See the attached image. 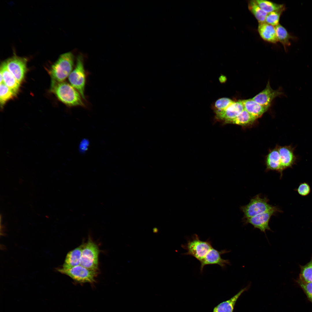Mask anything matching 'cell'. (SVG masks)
Wrapping results in <instances>:
<instances>
[{"mask_svg": "<svg viewBox=\"0 0 312 312\" xmlns=\"http://www.w3.org/2000/svg\"><path fill=\"white\" fill-rule=\"evenodd\" d=\"M51 90L59 100L67 106H85L80 94L70 83L64 81L52 82Z\"/></svg>", "mask_w": 312, "mask_h": 312, "instance_id": "6da1fadb", "label": "cell"}, {"mask_svg": "<svg viewBox=\"0 0 312 312\" xmlns=\"http://www.w3.org/2000/svg\"><path fill=\"white\" fill-rule=\"evenodd\" d=\"M74 66V58L72 53L68 52L61 55L50 69L52 82L64 81L73 70Z\"/></svg>", "mask_w": 312, "mask_h": 312, "instance_id": "7a4b0ae2", "label": "cell"}, {"mask_svg": "<svg viewBox=\"0 0 312 312\" xmlns=\"http://www.w3.org/2000/svg\"><path fill=\"white\" fill-rule=\"evenodd\" d=\"M181 247L187 252L183 254L193 257L199 261L206 255L213 247L211 241L208 239L203 241L200 240L198 235L194 234L187 243L181 245Z\"/></svg>", "mask_w": 312, "mask_h": 312, "instance_id": "3957f363", "label": "cell"}, {"mask_svg": "<svg viewBox=\"0 0 312 312\" xmlns=\"http://www.w3.org/2000/svg\"><path fill=\"white\" fill-rule=\"evenodd\" d=\"M99 253L98 245L89 238L87 242L84 243L80 265L89 270L97 271Z\"/></svg>", "mask_w": 312, "mask_h": 312, "instance_id": "277c9868", "label": "cell"}, {"mask_svg": "<svg viewBox=\"0 0 312 312\" xmlns=\"http://www.w3.org/2000/svg\"><path fill=\"white\" fill-rule=\"evenodd\" d=\"M69 83L80 94L85 100V90L86 81V74L83 58L81 55L77 57L74 69L68 77Z\"/></svg>", "mask_w": 312, "mask_h": 312, "instance_id": "5b68a950", "label": "cell"}, {"mask_svg": "<svg viewBox=\"0 0 312 312\" xmlns=\"http://www.w3.org/2000/svg\"><path fill=\"white\" fill-rule=\"evenodd\" d=\"M269 201L267 197H263L260 194L255 196L248 204L241 207L244 215L243 219L254 216L270 209L273 206L269 204Z\"/></svg>", "mask_w": 312, "mask_h": 312, "instance_id": "8992f818", "label": "cell"}, {"mask_svg": "<svg viewBox=\"0 0 312 312\" xmlns=\"http://www.w3.org/2000/svg\"><path fill=\"white\" fill-rule=\"evenodd\" d=\"M57 270L80 283H93L95 281V278L98 273L97 271L89 270L80 265L69 268H58Z\"/></svg>", "mask_w": 312, "mask_h": 312, "instance_id": "52a82bcc", "label": "cell"}, {"mask_svg": "<svg viewBox=\"0 0 312 312\" xmlns=\"http://www.w3.org/2000/svg\"><path fill=\"white\" fill-rule=\"evenodd\" d=\"M282 211L277 206H273L268 210L254 216L243 219V222L245 224H250L252 225L255 229H257L265 234L266 230L272 231L269 223L271 217L275 215L278 212H282Z\"/></svg>", "mask_w": 312, "mask_h": 312, "instance_id": "ba28073f", "label": "cell"}, {"mask_svg": "<svg viewBox=\"0 0 312 312\" xmlns=\"http://www.w3.org/2000/svg\"><path fill=\"white\" fill-rule=\"evenodd\" d=\"M27 58L14 54L4 61L8 70L20 84L23 81L27 70Z\"/></svg>", "mask_w": 312, "mask_h": 312, "instance_id": "9c48e42d", "label": "cell"}, {"mask_svg": "<svg viewBox=\"0 0 312 312\" xmlns=\"http://www.w3.org/2000/svg\"><path fill=\"white\" fill-rule=\"evenodd\" d=\"M244 109L241 100L233 101L225 108L214 110L217 119L226 123L230 122L239 116Z\"/></svg>", "mask_w": 312, "mask_h": 312, "instance_id": "30bf717a", "label": "cell"}, {"mask_svg": "<svg viewBox=\"0 0 312 312\" xmlns=\"http://www.w3.org/2000/svg\"><path fill=\"white\" fill-rule=\"evenodd\" d=\"M229 252V251L226 250L218 251L213 247L205 257L200 261V272H203L204 267L207 265L217 264L220 265L222 269H224L226 265H230L229 260L224 259L222 258L221 257L222 255Z\"/></svg>", "mask_w": 312, "mask_h": 312, "instance_id": "8fae6325", "label": "cell"}, {"mask_svg": "<svg viewBox=\"0 0 312 312\" xmlns=\"http://www.w3.org/2000/svg\"><path fill=\"white\" fill-rule=\"evenodd\" d=\"M283 94V93L280 90L273 89L268 81L265 88L252 99L263 106L269 107L275 98Z\"/></svg>", "mask_w": 312, "mask_h": 312, "instance_id": "7c38bea8", "label": "cell"}, {"mask_svg": "<svg viewBox=\"0 0 312 312\" xmlns=\"http://www.w3.org/2000/svg\"><path fill=\"white\" fill-rule=\"evenodd\" d=\"M277 147L280 157V174L282 176L284 170L291 167L296 163V158L294 153V148L291 146H277Z\"/></svg>", "mask_w": 312, "mask_h": 312, "instance_id": "4fadbf2b", "label": "cell"}, {"mask_svg": "<svg viewBox=\"0 0 312 312\" xmlns=\"http://www.w3.org/2000/svg\"><path fill=\"white\" fill-rule=\"evenodd\" d=\"M250 284L241 289L229 300L224 301L215 307L213 312H233L235 306L239 297L244 292L249 289Z\"/></svg>", "mask_w": 312, "mask_h": 312, "instance_id": "5bb4252c", "label": "cell"}, {"mask_svg": "<svg viewBox=\"0 0 312 312\" xmlns=\"http://www.w3.org/2000/svg\"><path fill=\"white\" fill-rule=\"evenodd\" d=\"M244 109L256 119L261 117L269 107L263 106L252 99L241 100Z\"/></svg>", "mask_w": 312, "mask_h": 312, "instance_id": "9a60e30c", "label": "cell"}, {"mask_svg": "<svg viewBox=\"0 0 312 312\" xmlns=\"http://www.w3.org/2000/svg\"><path fill=\"white\" fill-rule=\"evenodd\" d=\"M258 30L260 36L264 40L273 43L278 41L275 26L265 22L259 23Z\"/></svg>", "mask_w": 312, "mask_h": 312, "instance_id": "2e32d148", "label": "cell"}, {"mask_svg": "<svg viewBox=\"0 0 312 312\" xmlns=\"http://www.w3.org/2000/svg\"><path fill=\"white\" fill-rule=\"evenodd\" d=\"M0 74L2 76L3 82L16 94L19 90L20 84L8 70L4 61L1 65Z\"/></svg>", "mask_w": 312, "mask_h": 312, "instance_id": "e0dca14e", "label": "cell"}, {"mask_svg": "<svg viewBox=\"0 0 312 312\" xmlns=\"http://www.w3.org/2000/svg\"><path fill=\"white\" fill-rule=\"evenodd\" d=\"M84 243L67 254L62 268H69L79 265Z\"/></svg>", "mask_w": 312, "mask_h": 312, "instance_id": "ac0fdd59", "label": "cell"}, {"mask_svg": "<svg viewBox=\"0 0 312 312\" xmlns=\"http://www.w3.org/2000/svg\"><path fill=\"white\" fill-rule=\"evenodd\" d=\"M266 169L274 170L281 173V160L277 147L271 150L266 158Z\"/></svg>", "mask_w": 312, "mask_h": 312, "instance_id": "d6986e66", "label": "cell"}, {"mask_svg": "<svg viewBox=\"0 0 312 312\" xmlns=\"http://www.w3.org/2000/svg\"><path fill=\"white\" fill-rule=\"evenodd\" d=\"M256 119L244 109L237 117L231 121L230 123L243 126H247L253 124Z\"/></svg>", "mask_w": 312, "mask_h": 312, "instance_id": "ffe728a7", "label": "cell"}, {"mask_svg": "<svg viewBox=\"0 0 312 312\" xmlns=\"http://www.w3.org/2000/svg\"><path fill=\"white\" fill-rule=\"evenodd\" d=\"M249 10L253 15L259 23L265 22L267 13L264 12L255 0L249 1L248 3Z\"/></svg>", "mask_w": 312, "mask_h": 312, "instance_id": "44dd1931", "label": "cell"}, {"mask_svg": "<svg viewBox=\"0 0 312 312\" xmlns=\"http://www.w3.org/2000/svg\"><path fill=\"white\" fill-rule=\"evenodd\" d=\"M300 267V272L298 279L304 282L312 283V257L306 265Z\"/></svg>", "mask_w": 312, "mask_h": 312, "instance_id": "7402d4cb", "label": "cell"}, {"mask_svg": "<svg viewBox=\"0 0 312 312\" xmlns=\"http://www.w3.org/2000/svg\"><path fill=\"white\" fill-rule=\"evenodd\" d=\"M16 94L3 82L1 83L0 86L1 107H2L7 101L14 98Z\"/></svg>", "mask_w": 312, "mask_h": 312, "instance_id": "603a6c76", "label": "cell"}, {"mask_svg": "<svg viewBox=\"0 0 312 312\" xmlns=\"http://www.w3.org/2000/svg\"><path fill=\"white\" fill-rule=\"evenodd\" d=\"M256 3L265 12L268 13L284 8L283 5L276 4L270 1L255 0Z\"/></svg>", "mask_w": 312, "mask_h": 312, "instance_id": "cb8c5ba5", "label": "cell"}, {"mask_svg": "<svg viewBox=\"0 0 312 312\" xmlns=\"http://www.w3.org/2000/svg\"><path fill=\"white\" fill-rule=\"evenodd\" d=\"M278 41L281 42L285 48L290 44V36L285 29L280 24L275 26Z\"/></svg>", "mask_w": 312, "mask_h": 312, "instance_id": "d4e9b609", "label": "cell"}, {"mask_svg": "<svg viewBox=\"0 0 312 312\" xmlns=\"http://www.w3.org/2000/svg\"><path fill=\"white\" fill-rule=\"evenodd\" d=\"M284 9V8L268 13L265 22L274 26L278 25L280 16Z\"/></svg>", "mask_w": 312, "mask_h": 312, "instance_id": "484cf974", "label": "cell"}, {"mask_svg": "<svg viewBox=\"0 0 312 312\" xmlns=\"http://www.w3.org/2000/svg\"><path fill=\"white\" fill-rule=\"evenodd\" d=\"M296 281L312 303V283L304 282L298 279L296 280Z\"/></svg>", "mask_w": 312, "mask_h": 312, "instance_id": "4316f807", "label": "cell"}, {"mask_svg": "<svg viewBox=\"0 0 312 312\" xmlns=\"http://www.w3.org/2000/svg\"><path fill=\"white\" fill-rule=\"evenodd\" d=\"M300 195L305 196L308 195L310 193L311 189L309 184L304 182L300 183L298 187L294 189Z\"/></svg>", "mask_w": 312, "mask_h": 312, "instance_id": "83f0119b", "label": "cell"}, {"mask_svg": "<svg viewBox=\"0 0 312 312\" xmlns=\"http://www.w3.org/2000/svg\"><path fill=\"white\" fill-rule=\"evenodd\" d=\"M153 231L154 233H157V230L156 229H154Z\"/></svg>", "mask_w": 312, "mask_h": 312, "instance_id": "f1b7e54d", "label": "cell"}]
</instances>
